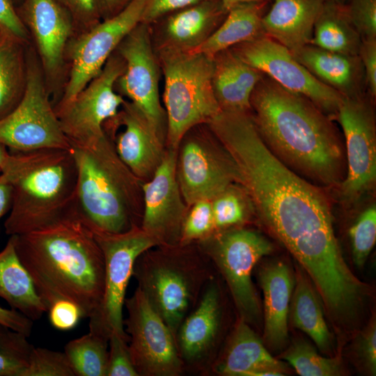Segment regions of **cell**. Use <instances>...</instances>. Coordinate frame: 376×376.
<instances>
[{
    "label": "cell",
    "instance_id": "603a6c76",
    "mask_svg": "<svg viewBox=\"0 0 376 376\" xmlns=\"http://www.w3.org/2000/svg\"><path fill=\"white\" fill-rule=\"evenodd\" d=\"M258 275L264 297L263 343L272 350H280L288 339V319L293 276L289 267L281 261L265 265Z\"/></svg>",
    "mask_w": 376,
    "mask_h": 376
},
{
    "label": "cell",
    "instance_id": "5bb4252c",
    "mask_svg": "<svg viewBox=\"0 0 376 376\" xmlns=\"http://www.w3.org/2000/svg\"><path fill=\"white\" fill-rule=\"evenodd\" d=\"M373 99L368 93L344 97L335 118L345 140V176L340 187L354 200L373 187L376 179V126Z\"/></svg>",
    "mask_w": 376,
    "mask_h": 376
},
{
    "label": "cell",
    "instance_id": "f5cc1de1",
    "mask_svg": "<svg viewBox=\"0 0 376 376\" xmlns=\"http://www.w3.org/2000/svg\"><path fill=\"white\" fill-rule=\"evenodd\" d=\"M8 155L9 151L8 148L4 144L0 143V173Z\"/></svg>",
    "mask_w": 376,
    "mask_h": 376
},
{
    "label": "cell",
    "instance_id": "60d3db41",
    "mask_svg": "<svg viewBox=\"0 0 376 376\" xmlns=\"http://www.w3.org/2000/svg\"><path fill=\"white\" fill-rule=\"evenodd\" d=\"M347 13L361 39L376 38V0H347Z\"/></svg>",
    "mask_w": 376,
    "mask_h": 376
},
{
    "label": "cell",
    "instance_id": "8992f818",
    "mask_svg": "<svg viewBox=\"0 0 376 376\" xmlns=\"http://www.w3.org/2000/svg\"><path fill=\"white\" fill-rule=\"evenodd\" d=\"M191 244L149 249L138 257L133 269L137 287L174 337L215 276L210 259L199 246L191 249Z\"/></svg>",
    "mask_w": 376,
    "mask_h": 376
},
{
    "label": "cell",
    "instance_id": "9c48e42d",
    "mask_svg": "<svg viewBox=\"0 0 376 376\" xmlns=\"http://www.w3.org/2000/svg\"><path fill=\"white\" fill-rule=\"evenodd\" d=\"M94 233L104 260V287L100 308L89 318V331L108 340L112 333L129 340L123 312L134 265L142 253L159 244L138 225L123 233Z\"/></svg>",
    "mask_w": 376,
    "mask_h": 376
},
{
    "label": "cell",
    "instance_id": "277c9868",
    "mask_svg": "<svg viewBox=\"0 0 376 376\" xmlns=\"http://www.w3.org/2000/svg\"><path fill=\"white\" fill-rule=\"evenodd\" d=\"M1 175L13 191L12 206L4 222L10 236L46 228L74 207L77 170L71 149L12 151Z\"/></svg>",
    "mask_w": 376,
    "mask_h": 376
},
{
    "label": "cell",
    "instance_id": "2e32d148",
    "mask_svg": "<svg viewBox=\"0 0 376 376\" xmlns=\"http://www.w3.org/2000/svg\"><path fill=\"white\" fill-rule=\"evenodd\" d=\"M221 285L214 276L206 284L194 308L182 322L175 336L185 373H210L219 352L225 325Z\"/></svg>",
    "mask_w": 376,
    "mask_h": 376
},
{
    "label": "cell",
    "instance_id": "f6af8a7d",
    "mask_svg": "<svg viewBox=\"0 0 376 376\" xmlns=\"http://www.w3.org/2000/svg\"><path fill=\"white\" fill-rule=\"evenodd\" d=\"M70 15L72 21L93 24L100 15L97 0H55Z\"/></svg>",
    "mask_w": 376,
    "mask_h": 376
},
{
    "label": "cell",
    "instance_id": "3957f363",
    "mask_svg": "<svg viewBox=\"0 0 376 376\" xmlns=\"http://www.w3.org/2000/svg\"><path fill=\"white\" fill-rule=\"evenodd\" d=\"M13 237L17 256L47 311L65 299L76 304L83 318L97 312L104 293V257L75 205L54 224Z\"/></svg>",
    "mask_w": 376,
    "mask_h": 376
},
{
    "label": "cell",
    "instance_id": "44dd1931",
    "mask_svg": "<svg viewBox=\"0 0 376 376\" xmlns=\"http://www.w3.org/2000/svg\"><path fill=\"white\" fill-rule=\"evenodd\" d=\"M285 363L273 357L251 326L238 318L211 372L226 376H282Z\"/></svg>",
    "mask_w": 376,
    "mask_h": 376
},
{
    "label": "cell",
    "instance_id": "7bdbcfd3",
    "mask_svg": "<svg viewBox=\"0 0 376 376\" xmlns=\"http://www.w3.org/2000/svg\"><path fill=\"white\" fill-rule=\"evenodd\" d=\"M0 29L13 40H25L27 38L26 28L12 0H0Z\"/></svg>",
    "mask_w": 376,
    "mask_h": 376
},
{
    "label": "cell",
    "instance_id": "83f0119b",
    "mask_svg": "<svg viewBox=\"0 0 376 376\" xmlns=\"http://www.w3.org/2000/svg\"><path fill=\"white\" fill-rule=\"evenodd\" d=\"M0 298L33 321L40 320L47 312L17 256L13 235L0 251Z\"/></svg>",
    "mask_w": 376,
    "mask_h": 376
},
{
    "label": "cell",
    "instance_id": "f546056e",
    "mask_svg": "<svg viewBox=\"0 0 376 376\" xmlns=\"http://www.w3.org/2000/svg\"><path fill=\"white\" fill-rule=\"evenodd\" d=\"M295 279L289 311L292 324L308 335L322 352L329 353L333 347L332 335L317 292L302 268L297 269Z\"/></svg>",
    "mask_w": 376,
    "mask_h": 376
},
{
    "label": "cell",
    "instance_id": "8d00e7d4",
    "mask_svg": "<svg viewBox=\"0 0 376 376\" xmlns=\"http://www.w3.org/2000/svg\"><path fill=\"white\" fill-rule=\"evenodd\" d=\"M349 235L351 241L354 263L359 267L366 263L376 240V207H367L357 217L350 227Z\"/></svg>",
    "mask_w": 376,
    "mask_h": 376
},
{
    "label": "cell",
    "instance_id": "ba28073f",
    "mask_svg": "<svg viewBox=\"0 0 376 376\" xmlns=\"http://www.w3.org/2000/svg\"><path fill=\"white\" fill-rule=\"evenodd\" d=\"M198 243L225 281L238 318L258 326L261 308L251 274L256 263L273 251L272 242L257 231L234 228L214 232Z\"/></svg>",
    "mask_w": 376,
    "mask_h": 376
},
{
    "label": "cell",
    "instance_id": "7402d4cb",
    "mask_svg": "<svg viewBox=\"0 0 376 376\" xmlns=\"http://www.w3.org/2000/svg\"><path fill=\"white\" fill-rule=\"evenodd\" d=\"M16 9L31 30L45 70L56 72L61 65L72 19L55 0H22Z\"/></svg>",
    "mask_w": 376,
    "mask_h": 376
},
{
    "label": "cell",
    "instance_id": "74e56055",
    "mask_svg": "<svg viewBox=\"0 0 376 376\" xmlns=\"http://www.w3.org/2000/svg\"><path fill=\"white\" fill-rule=\"evenodd\" d=\"M182 224L179 244L198 242L215 232L212 201L194 203Z\"/></svg>",
    "mask_w": 376,
    "mask_h": 376
},
{
    "label": "cell",
    "instance_id": "681fc988",
    "mask_svg": "<svg viewBox=\"0 0 376 376\" xmlns=\"http://www.w3.org/2000/svg\"><path fill=\"white\" fill-rule=\"evenodd\" d=\"M12 203L13 191L11 186L0 173V220L10 212Z\"/></svg>",
    "mask_w": 376,
    "mask_h": 376
},
{
    "label": "cell",
    "instance_id": "4fadbf2b",
    "mask_svg": "<svg viewBox=\"0 0 376 376\" xmlns=\"http://www.w3.org/2000/svg\"><path fill=\"white\" fill-rule=\"evenodd\" d=\"M230 49L247 64L335 118L345 97L316 79L287 47L263 35Z\"/></svg>",
    "mask_w": 376,
    "mask_h": 376
},
{
    "label": "cell",
    "instance_id": "f1b7e54d",
    "mask_svg": "<svg viewBox=\"0 0 376 376\" xmlns=\"http://www.w3.org/2000/svg\"><path fill=\"white\" fill-rule=\"evenodd\" d=\"M267 3H242L233 6L202 44L187 51L213 58L222 51L263 36L262 19Z\"/></svg>",
    "mask_w": 376,
    "mask_h": 376
},
{
    "label": "cell",
    "instance_id": "8fae6325",
    "mask_svg": "<svg viewBox=\"0 0 376 376\" xmlns=\"http://www.w3.org/2000/svg\"><path fill=\"white\" fill-rule=\"evenodd\" d=\"M123 320L128 347L139 376H180L185 373L175 337L136 287L125 298Z\"/></svg>",
    "mask_w": 376,
    "mask_h": 376
},
{
    "label": "cell",
    "instance_id": "9a60e30c",
    "mask_svg": "<svg viewBox=\"0 0 376 376\" xmlns=\"http://www.w3.org/2000/svg\"><path fill=\"white\" fill-rule=\"evenodd\" d=\"M148 0H130L118 13L93 26L73 46L72 68L64 94L54 107L72 101L102 70L111 54L140 23Z\"/></svg>",
    "mask_w": 376,
    "mask_h": 376
},
{
    "label": "cell",
    "instance_id": "bcb514c9",
    "mask_svg": "<svg viewBox=\"0 0 376 376\" xmlns=\"http://www.w3.org/2000/svg\"><path fill=\"white\" fill-rule=\"evenodd\" d=\"M207 0H148L141 23L149 24L166 14L173 13Z\"/></svg>",
    "mask_w": 376,
    "mask_h": 376
},
{
    "label": "cell",
    "instance_id": "6da1fadb",
    "mask_svg": "<svg viewBox=\"0 0 376 376\" xmlns=\"http://www.w3.org/2000/svg\"><path fill=\"white\" fill-rule=\"evenodd\" d=\"M228 156L260 220L306 268L338 252L331 203L321 187L282 163L262 139L250 112L221 111L207 124Z\"/></svg>",
    "mask_w": 376,
    "mask_h": 376
},
{
    "label": "cell",
    "instance_id": "1f68e13d",
    "mask_svg": "<svg viewBox=\"0 0 376 376\" xmlns=\"http://www.w3.org/2000/svg\"><path fill=\"white\" fill-rule=\"evenodd\" d=\"M75 376H107L109 340L89 331L65 346Z\"/></svg>",
    "mask_w": 376,
    "mask_h": 376
},
{
    "label": "cell",
    "instance_id": "d6986e66",
    "mask_svg": "<svg viewBox=\"0 0 376 376\" xmlns=\"http://www.w3.org/2000/svg\"><path fill=\"white\" fill-rule=\"evenodd\" d=\"M176 177L189 207L199 201H212L235 182L232 163L224 150L199 138H191L182 145Z\"/></svg>",
    "mask_w": 376,
    "mask_h": 376
},
{
    "label": "cell",
    "instance_id": "ac0fdd59",
    "mask_svg": "<svg viewBox=\"0 0 376 376\" xmlns=\"http://www.w3.org/2000/svg\"><path fill=\"white\" fill-rule=\"evenodd\" d=\"M176 160V150L169 148L150 181L141 185L143 211L141 227L159 245L179 244L188 212L177 180Z\"/></svg>",
    "mask_w": 376,
    "mask_h": 376
},
{
    "label": "cell",
    "instance_id": "4dcf8cb0",
    "mask_svg": "<svg viewBox=\"0 0 376 376\" xmlns=\"http://www.w3.org/2000/svg\"><path fill=\"white\" fill-rule=\"evenodd\" d=\"M361 37L345 5L325 2L315 21L311 45L328 51L358 55Z\"/></svg>",
    "mask_w": 376,
    "mask_h": 376
},
{
    "label": "cell",
    "instance_id": "ffe728a7",
    "mask_svg": "<svg viewBox=\"0 0 376 376\" xmlns=\"http://www.w3.org/2000/svg\"><path fill=\"white\" fill-rule=\"evenodd\" d=\"M121 107L109 119L113 124L124 126L123 131L112 139L116 152L139 180L151 178L165 153L164 137L133 103L125 101Z\"/></svg>",
    "mask_w": 376,
    "mask_h": 376
},
{
    "label": "cell",
    "instance_id": "484cf974",
    "mask_svg": "<svg viewBox=\"0 0 376 376\" xmlns=\"http://www.w3.org/2000/svg\"><path fill=\"white\" fill-rule=\"evenodd\" d=\"M263 75L231 49L216 54L213 57L212 87L221 110L249 112L251 94Z\"/></svg>",
    "mask_w": 376,
    "mask_h": 376
},
{
    "label": "cell",
    "instance_id": "ab89813d",
    "mask_svg": "<svg viewBox=\"0 0 376 376\" xmlns=\"http://www.w3.org/2000/svg\"><path fill=\"white\" fill-rule=\"evenodd\" d=\"M128 341L118 334L110 335L107 376H139L130 356Z\"/></svg>",
    "mask_w": 376,
    "mask_h": 376
},
{
    "label": "cell",
    "instance_id": "816d5d0a",
    "mask_svg": "<svg viewBox=\"0 0 376 376\" xmlns=\"http://www.w3.org/2000/svg\"><path fill=\"white\" fill-rule=\"evenodd\" d=\"M224 8L228 11L233 6L242 3L249 2H269L270 0H219Z\"/></svg>",
    "mask_w": 376,
    "mask_h": 376
},
{
    "label": "cell",
    "instance_id": "11a10c76",
    "mask_svg": "<svg viewBox=\"0 0 376 376\" xmlns=\"http://www.w3.org/2000/svg\"><path fill=\"white\" fill-rule=\"evenodd\" d=\"M22 0H12L13 2H20Z\"/></svg>",
    "mask_w": 376,
    "mask_h": 376
},
{
    "label": "cell",
    "instance_id": "e575fe53",
    "mask_svg": "<svg viewBox=\"0 0 376 376\" xmlns=\"http://www.w3.org/2000/svg\"><path fill=\"white\" fill-rule=\"evenodd\" d=\"M27 338L0 323V376H23L34 347Z\"/></svg>",
    "mask_w": 376,
    "mask_h": 376
},
{
    "label": "cell",
    "instance_id": "f907efd6",
    "mask_svg": "<svg viewBox=\"0 0 376 376\" xmlns=\"http://www.w3.org/2000/svg\"><path fill=\"white\" fill-rule=\"evenodd\" d=\"M130 0H97L100 15L107 13L111 17L121 10Z\"/></svg>",
    "mask_w": 376,
    "mask_h": 376
},
{
    "label": "cell",
    "instance_id": "7dc6e473",
    "mask_svg": "<svg viewBox=\"0 0 376 376\" xmlns=\"http://www.w3.org/2000/svg\"><path fill=\"white\" fill-rule=\"evenodd\" d=\"M357 344V353L367 371L376 373V324L372 321L361 334Z\"/></svg>",
    "mask_w": 376,
    "mask_h": 376
},
{
    "label": "cell",
    "instance_id": "f35d334b",
    "mask_svg": "<svg viewBox=\"0 0 376 376\" xmlns=\"http://www.w3.org/2000/svg\"><path fill=\"white\" fill-rule=\"evenodd\" d=\"M23 376H75L64 352L33 347Z\"/></svg>",
    "mask_w": 376,
    "mask_h": 376
},
{
    "label": "cell",
    "instance_id": "d590c367",
    "mask_svg": "<svg viewBox=\"0 0 376 376\" xmlns=\"http://www.w3.org/2000/svg\"><path fill=\"white\" fill-rule=\"evenodd\" d=\"M243 193L230 185L212 201L215 232L244 224L249 209Z\"/></svg>",
    "mask_w": 376,
    "mask_h": 376
},
{
    "label": "cell",
    "instance_id": "4316f807",
    "mask_svg": "<svg viewBox=\"0 0 376 376\" xmlns=\"http://www.w3.org/2000/svg\"><path fill=\"white\" fill-rule=\"evenodd\" d=\"M173 13L164 24L165 42L161 47L187 51L202 44L228 11L219 0H207Z\"/></svg>",
    "mask_w": 376,
    "mask_h": 376
},
{
    "label": "cell",
    "instance_id": "ee69618b",
    "mask_svg": "<svg viewBox=\"0 0 376 376\" xmlns=\"http://www.w3.org/2000/svg\"><path fill=\"white\" fill-rule=\"evenodd\" d=\"M358 55L362 64L368 93L375 100L376 97V38L361 39Z\"/></svg>",
    "mask_w": 376,
    "mask_h": 376
},
{
    "label": "cell",
    "instance_id": "db71d44e",
    "mask_svg": "<svg viewBox=\"0 0 376 376\" xmlns=\"http://www.w3.org/2000/svg\"><path fill=\"white\" fill-rule=\"evenodd\" d=\"M325 2H331L338 4L345 5L347 0H324Z\"/></svg>",
    "mask_w": 376,
    "mask_h": 376
},
{
    "label": "cell",
    "instance_id": "d6a6232c",
    "mask_svg": "<svg viewBox=\"0 0 376 376\" xmlns=\"http://www.w3.org/2000/svg\"><path fill=\"white\" fill-rule=\"evenodd\" d=\"M22 63L19 53L10 41L0 43V119L9 113L19 102L23 93Z\"/></svg>",
    "mask_w": 376,
    "mask_h": 376
},
{
    "label": "cell",
    "instance_id": "30bf717a",
    "mask_svg": "<svg viewBox=\"0 0 376 376\" xmlns=\"http://www.w3.org/2000/svg\"><path fill=\"white\" fill-rule=\"evenodd\" d=\"M18 104L0 119V143L11 151L71 149L36 66L28 70Z\"/></svg>",
    "mask_w": 376,
    "mask_h": 376
},
{
    "label": "cell",
    "instance_id": "7c38bea8",
    "mask_svg": "<svg viewBox=\"0 0 376 376\" xmlns=\"http://www.w3.org/2000/svg\"><path fill=\"white\" fill-rule=\"evenodd\" d=\"M124 70L121 56H110L101 72L72 101L54 109L70 146L84 145L104 135L105 122L118 114L125 102L113 89Z\"/></svg>",
    "mask_w": 376,
    "mask_h": 376
},
{
    "label": "cell",
    "instance_id": "5b68a950",
    "mask_svg": "<svg viewBox=\"0 0 376 376\" xmlns=\"http://www.w3.org/2000/svg\"><path fill=\"white\" fill-rule=\"evenodd\" d=\"M71 150L77 170L75 206L81 219L94 233H123L138 225L140 180L120 160L111 136L105 132Z\"/></svg>",
    "mask_w": 376,
    "mask_h": 376
},
{
    "label": "cell",
    "instance_id": "cb8c5ba5",
    "mask_svg": "<svg viewBox=\"0 0 376 376\" xmlns=\"http://www.w3.org/2000/svg\"><path fill=\"white\" fill-rule=\"evenodd\" d=\"M290 52L316 79L345 97L365 93V76L359 55L334 52L311 44Z\"/></svg>",
    "mask_w": 376,
    "mask_h": 376
},
{
    "label": "cell",
    "instance_id": "d4e9b609",
    "mask_svg": "<svg viewBox=\"0 0 376 376\" xmlns=\"http://www.w3.org/2000/svg\"><path fill=\"white\" fill-rule=\"evenodd\" d=\"M324 0H274L264 14V35L293 51L311 43Z\"/></svg>",
    "mask_w": 376,
    "mask_h": 376
},
{
    "label": "cell",
    "instance_id": "7a4b0ae2",
    "mask_svg": "<svg viewBox=\"0 0 376 376\" xmlns=\"http://www.w3.org/2000/svg\"><path fill=\"white\" fill-rule=\"evenodd\" d=\"M250 104L262 139L282 163L315 185H340L345 154L331 118L266 75L254 88Z\"/></svg>",
    "mask_w": 376,
    "mask_h": 376
},
{
    "label": "cell",
    "instance_id": "e0dca14e",
    "mask_svg": "<svg viewBox=\"0 0 376 376\" xmlns=\"http://www.w3.org/2000/svg\"><path fill=\"white\" fill-rule=\"evenodd\" d=\"M125 70L118 79L123 92L164 137L165 115L159 96V70L148 24H139L118 46Z\"/></svg>",
    "mask_w": 376,
    "mask_h": 376
},
{
    "label": "cell",
    "instance_id": "52a82bcc",
    "mask_svg": "<svg viewBox=\"0 0 376 376\" xmlns=\"http://www.w3.org/2000/svg\"><path fill=\"white\" fill-rule=\"evenodd\" d=\"M164 76L169 148L177 150L194 126L208 124L221 111L212 87L213 58L200 53L160 47Z\"/></svg>",
    "mask_w": 376,
    "mask_h": 376
},
{
    "label": "cell",
    "instance_id": "836d02e7",
    "mask_svg": "<svg viewBox=\"0 0 376 376\" xmlns=\"http://www.w3.org/2000/svg\"><path fill=\"white\" fill-rule=\"evenodd\" d=\"M281 358L301 376H338L343 373L338 358L320 356L313 345L302 339L294 340Z\"/></svg>",
    "mask_w": 376,
    "mask_h": 376
},
{
    "label": "cell",
    "instance_id": "b9f144b4",
    "mask_svg": "<svg viewBox=\"0 0 376 376\" xmlns=\"http://www.w3.org/2000/svg\"><path fill=\"white\" fill-rule=\"evenodd\" d=\"M47 312L52 326L61 331L74 329L83 318L79 307L74 302L65 299L53 303Z\"/></svg>",
    "mask_w": 376,
    "mask_h": 376
},
{
    "label": "cell",
    "instance_id": "c3c4849f",
    "mask_svg": "<svg viewBox=\"0 0 376 376\" xmlns=\"http://www.w3.org/2000/svg\"><path fill=\"white\" fill-rule=\"evenodd\" d=\"M0 323L29 337L33 329V321L13 309L0 306Z\"/></svg>",
    "mask_w": 376,
    "mask_h": 376
}]
</instances>
